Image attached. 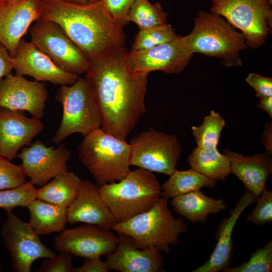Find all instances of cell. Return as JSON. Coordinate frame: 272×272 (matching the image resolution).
Here are the masks:
<instances>
[{"label":"cell","mask_w":272,"mask_h":272,"mask_svg":"<svg viewBox=\"0 0 272 272\" xmlns=\"http://www.w3.org/2000/svg\"><path fill=\"white\" fill-rule=\"evenodd\" d=\"M187 36L194 54L218 58L227 67L242 65L240 54L248 47L245 38L222 16L199 11Z\"/></svg>","instance_id":"4"},{"label":"cell","mask_w":272,"mask_h":272,"mask_svg":"<svg viewBox=\"0 0 272 272\" xmlns=\"http://www.w3.org/2000/svg\"><path fill=\"white\" fill-rule=\"evenodd\" d=\"M110 268L106 261L100 257L86 258L80 267L74 268V272H108Z\"/></svg>","instance_id":"38"},{"label":"cell","mask_w":272,"mask_h":272,"mask_svg":"<svg viewBox=\"0 0 272 272\" xmlns=\"http://www.w3.org/2000/svg\"><path fill=\"white\" fill-rule=\"evenodd\" d=\"M271 5L268 0H212L211 12L239 30L247 46L256 49L271 31Z\"/></svg>","instance_id":"8"},{"label":"cell","mask_w":272,"mask_h":272,"mask_svg":"<svg viewBox=\"0 0 272 272\" xmlns=\"http://www.w3.org/2000/svg\"><path fill=\"white\" fill-rule=\"evenodd\" d=\"M258 196L246 190L239 199L230 216L224 218L217 233V243L209 259L192 272H218L228 266L231 259L232 233L239 217L249 205L255 202Z\"/></svg>","instance_id":"21"},{"label":"cell","mask_w":272,"mask_h":272,"mask_svg":"<svg viewBox=\"0 0 272 272\" xmlns=\"http://www.w3.org/2000/svg\"><path fill=\"white\" fill-rule=\"evenodd\" d=\"M127 21L134 22L140 30H143L166 23L167 14L159 2L152 4L149 0H136L129 10Z\"/></svg>","instance_id":"28"},{"label":"cell","mask_w":272,"mask_h":272,"mask_svg":"<svg viewBox=\"0 0 272 272\" xmlns=\"http://www.w3.org/2000/svg\"><path fill=\"white\" fill-rule=\"evenodd\" d=\"M67 220L71 224L83 223L111 230L117 222L103 200L99 186L81 179L77 193L67 208Z\"/></svg>","instance_id":"19"},{"label":"cell","mask_w":272,"mask_h":272,"mask_svg":"<svg viewBox=\"0 0 272 272\" xmlns=\"http://www.w3.org/2000/svg\"><path fill=\"white\" fill-rule=\"evenodd\" d=\"M124 47L89 61L86 79L100 111L101 128L126 141L146 112L148 74L129 67Z\"/></svg>","instance_id":"1"},{"label":"cell","mask_w":272,"mask_h":272,"mask_svg":"<svg viewBox=\"0 0 272 272\" xmlns=\"http://www.w3.org/2000/svg\"><path fill=\"white\" fill-rule=\"evenodd\" d=\"M173 210L192 223H205L208 216L225 210L223 199L205 195L199 190L193 191L172 198Z\"/></svg>","instance_id":"23"},{"label":"cell","mask_w":272,"mask_h":272,"mask_svg":"<svg viewBox=\"0 0 272 272\" xmlns=\"http://www.w3.org/2000/svg\"><path fill=\"white\" fill-rule=\"evenodd\" d=\"M162 186L161 197L168 200L175 196L202 187L215 188L216 181L190 168L186 170H175Z\"/></svg>","instance_id":"27"},{"label":"cell","mask_w":272,"mask_h":272,"mask_svg":"<svg viewBox=\"0 0 272 272\" xmlns=\"http://www.w3.org/2000/svg\"><path fill=\"white\" fill-rule=\"evenodd\" d=\"M55 99L62 105V115L51 140L54 143H60L75 133L85 137L101 128V114L85 78L79 77L71 85H61Z\"/></svg>","instance_id":"7"},{"label":"cell","mask_w":272,"mask_h":272,"mask_svg":"<svg viewBox=\"0 0 272 272\" xmlns=\"http://www.w3.org/2000/svg\"><path fill=\"white\" fill-rule=\"evenodd\" d=\"M106 262L110 270L120 272L164 271L160 252L141 248L124 234H119L116 247Z\"/></svg>","instance_id":"20"},{"label":"cell","mask_w":272,"mask_h":272,"mask_svg":"<svg viewBox=\"0 0 272 272\" xmlns=\"http://www.w3.org/2000/svg\"><path fill=\"white\" fill-rule=\"evenodd\" d=\"M5 211L7 219L1 235L10 253L14 271L30 272L32 264L36 259L52 258L56 255L42 243L39 235L29 223L22 221L12 210Z\"/></svg>","instance_id":"11"},{"label":"cell","mask_w":272,"mask_h":272,"mask_svg":"<svg viewBox=\"0 0 272 272\" xmlns=\"http://www.w3.org/2000/svg\"><path fill=\"white\" fill-rule=\"evenodd\" d=\"M178 36L172 26L167 23L152 28L139 30L134 38L130 51L148 49L170 41Z\"/></svg>","instance_id":"30"},{"label":"cell","mask_w":272,"mask_h":272,"mask_svg":"<svg viewBox=\"0 0 272 272\" xmlns=\"http://www.w3.org/2000/svg\"><path fill=\"white\" fill-rule=\"evenodd\" d=\"M222 271L225 272H271L272 271V241L257 248L249 259L241 264L229 266Z\"/></svg>","instance_id":"31"},{"label":"cell","mask_w":272,"mask_h":272,"mask_svg":"<svg viewBox=\"0 0 272 272\" xmlns=\"http://www.w3.org/2000/svg\"><path fill=\"white\" fill-rule=\"evenodd\" d=\"M43 0L0 2V43L13 57L18 44L31 25L41 16Z\"/></svg>","instance_id":"15"},{"label":"cell","mask_w":272,"mask_h":272,"mask_svg":"<svg viewBox=\"0 0 272 272\" xmlns=\"http://www.w3.org/2000/svg\"><path fill=\"white\" fill-rule=\"evenodd\" d=\"M29 30L31 41L58 67L78 76L85 74L88 59L57 23L40 18Z\"/></svg>","instance_id":"10"},{"label":"cell","mask_w":272,"mask_h":272,"mask_svg":"<svg viewBox=\"0 0 272 272\" xmlns=\"http://www.w3.org/2000/svg\"><path fill=\"white\" fill-rule=\"evenodd\" d=\"M48 96L43 82L30 81L12 73L0 81V107L27 111L32 117L41 119Z\"/></svg>","instance_id":"16"},{"label":"cell","mask_w":272,"mask_h":272,"mask_svg":"<svg viewBox=\"0 0 272 272\" xmlns=\"http://www.w3.org/2000/svg\"><path fill=\"white\" fill-rule=\"evenodd\" d=\"M5 1V0H0V2H1L2 1Z\"/></svg>","instance_id":"44"},{"label":"cell","mask_w":272,"mask_h":272,"mask_svg":"<svg viewBox=\"0 0 272 272\" xmlns=\"http://www.w3.org/2000/svg\"><path fill=\"white\" fill-rule=\"evenodd\" d=\"M26 173L21 165H16L0 154V189L18 186L26 181Z\"/></svg>","instance_id":"33"},{"label":"cell","mask_w":272,"mask_h":272,"mask_svg":"<svg viewBox=\"0 0 272 272\" xmlns=\"http://www.w3.org/2000/svg\"><path fill=\"white\" fill-rule=\"evenodd\" d=\"M112 230L129 237L141 248L168 253L188 227L182 218L174 216L167 200L161 197L149 210L117 222Z\"/></svg>","instance_id":"3"},{"label":"cell","mask_w":272,"mask_h":272,"mask_svg":"<svg viewBox=\"0 0 272 272\" xmlns=\"http://www.w3.org/2000/svg\"><path fill=\"white\" fill-rule=\"evenodd\" d=\"M118 241V236L110 230L85 224L59 232L55 236L53 244L59 252L86 259L109 255L115 250Z\"/></svg>","instance_id":"13"},{"label":"cell","mask_w":272,"mask_h":272,"mask_svg":"<svg viewBox=\"0 0 272 272\" xmlns=\"http://www.w3.org/2000/svg\"><path fill=\"white\" fill-rule=\"evenodd\" d=\"M40 119L28 117L23 111L0 107V154L10 160L44 129Z\"/></svg>","instance_id":"18"},{"label":"cell","mask_w":272,"mask_h":272,"mask_svg":"<svg viewBox=\"0 0 272 272\" xmlns=\"http://www.w3.org/2000/svg\"><path fill=\"white\" fill-rule=\"evenodd\" d=\"M14 67L13 58L8 50L0 43V81L12 73Z\"/></svg>","instance_id":"39"},{"label":"cell","mask_w":272,"mask_h":272,"mask_svg":"<svg viewBox=\"0 0 272 272\" xmlns=\"http://www.w3.org/2000/svg\"><path fill=\"white\" fill-rule=\"evenodd\" d=\"M225 121L220 114L212 110L198 126H192L191 129L197 148H217Z\"/></svg>","instance_id":"29"},{"label":"cell","mask_w":272,"mask_h":272,"mask_svg":"<svg viewBox=\"0 0 272 272\" xmlns=\"http://www.w3.org/2000/svg\"><path fill=\"white\" fill-rule=\"evenodd\" d=\"M81 180L75 173L67 171L36 189V198L67 208L77 193Z\"/></svg>","instance_id":"26"},{"label":"cell","mask_w":272,"mask_h":272,"mask_svg":"<svg viewBox=\"0 0 272 272\" xmlns=\"http://www.w3.org/2000/svg\"><path fill=\"white\" fill-rule=\"evenodd\" d=\"M245 81L255 90L257 97L272 96L271 78L251 73L247 76Z\"/></svg>","instance_id":"37"},{"label":"cell","mask_w":272,"mask_h":272,"mask_svg":"<svg viewBox=\"0 0 272 272\" xmlns=\"http://www.w3.org/2000/svg\"><path fill=\"white\" fill-rule=\"evenodd\" d=\"M99 191L117 222L149 210L161 197L156 175L140 168L119 181L99 186Z\"/></svg>","instance_id":"6"},{"label":"cell","mask_w":272,"mask_h":272,"mask_svg":"<svg viewBox=\"0 0 272 272\" xmlns=\"http://www.w3.org/2000/svg\"><path fill=\"white\" fill-rule=\"evenodd\" d=\"M258 108L266 112L269 117H272V96L260 98Z\"/></svg>","instance_id":"41"},{"label":"cell","mask_w":272,"mask_h":272,"mask_svg":"<svg viewBox=\"0 0 272 272\" xmlns=\"http://www.w3.org/2000/svg\"><path fill=\"white\" fill-rule=\"evenodd\" d=\"M129 144L130 166L168 176L176 169L182 150L176 135L150 128L132 139Z\"/></svg>","instance_id":"9"},{"label":"cell","mask_w":272,"mask_h":272,"mask_svg":"<svg viewBox=\"0 0 272 272\" xmlns=\"http://www.w3.org/2000/svg\"><path fill=\"white\" fill-rule=\"evenodd\" d=\"M17 157L30 181L42 186L49 180L67 170L71 152L63 143L56 148L48 147L40 141L24 147Z\"/></svg>","instance_id":"14"},{"label":"cell","mask_w":272,"mask_h":272,"mask_svg":"<svg viewBox=\"0 0 272 272\" xmlns=\"http://www.w3.org/2000/svg\"><path fill=\"white\" fill-rule=\"evenodd\" d=\"M0 271H1V268H0Z\"/></svg>","instance_id":"45"},{"label":"cell","mask_w":272,"mask_h":272,"mask_svg":"<svg viewBox=\"0 0 272 272\" xmlns=\"http://www.w3.org/2000/svg\"><path fill=\"white\" fill-rule=\"evenodd\" d=\"M109 14L123 26L128 23L127 14L132 4L136 0H101Z\"/></svg>","instance_id":"36"},{"label":"cell","mask_w":272,"mask_h":272,"mask_svg":"<svg viewBox=\"0 0 272 272\" xmlns=\"http://www.w3.org/2000/svg\"><path fill=\"white\" fill-rule=\"evenodd\" d=\"M40 18L57 23L89 61L124 47V26L109 14L101 0L79 5L43 0Z\"/></svg>","instance_id":"2"},{"label":"cell","mask_w":272,"mask_h":272,"mask_svg":"<svg viewBox=\"0 0 272 272\" xmlns=\"http://www.w3.org/2000/svg\"><path fill=\"white\" fill-rule=\"evenodd\" d=\"M269 3L272 5V0H268Z\"/></svg>","instance_id":"43"},{"label":"cell","mask_w":272,"mask_h":272,"mask_svg":"<svg viewBox=\"0 0 272 272\" xmlns=\"http://www.w3.org/2000/svg\"><path fill=\"white\" fill-rule=\"evenodd\" d=\"M194 53L190 47L187 36L175 39L151 48L126 53L130 69L149 74L161 71L166 74H178L188 64Z\"/></svg>","instance_id":"12"},{"label":"cell","mask_w":272,"mask_h":272,"mask_svg":"<svg viewBox=\"0 0 272 272\" xmlns=\"http://www.w3.org/2000/svg\"><path fill=\"white\" fill-rule=\"evenodd\" d=\"M73 255L70 253L61 251L52 258H46L37 272H74L72 264Z\"/></svg>","instance_id":"35"},{"label":"cell","mask_w":272,"mask_h":272,"mask_svg":"<svg viewBox=\"0 0 272 272\" xmlns=\"http://www.w3.org/2000/svg\"><path fill=\"white\" fill-rule=\"evenodd\" d=\"M223 154L229 160L230 173L242 182L246 190L258 196L272 173L271 155L265 153L247 156L228 149Z\"/></svg>","instance_id":"22"},{"label":"cell","mask_w":272,"mask_h":272,"mask_svg":"<svg viewBox=\"0 0 272 272\" xmlns=\"http://www.w3.org/2000/svg\"><path fill=\"white\" fill-rule=\"evenodd\" d=\"M79 5H89L96 2L98 0H57Z\"/></svg>","instance_id":"42"},{"label":"cell","mask_w":272,"mask_h":272,"mask_svg":"<svg viewBox=\"0 0 272 272\" xmlns=\"http://www.w3.org/2000/svg\"><path fill=\"white\" fill-rule=\"evenodd\" d=\"M26 207L30 213L29 224L39 235L60 232L65 229L67 208L39 198Z\"/></svg>","instance_id":"24"},{"label":"cell","mask_w":272,"mask_h":272,"mask_svg":"<svg viewBox=\"0 0 272 272\" xmlns=\"http://www.w3.org/2000/svg\"><path fill=\"white\" fill-rule=\"evenodd\" d=\"M78 150L81 162L98 186L119 181L130 171V144L101 128L84 137Z\"/></svg>","instance_id":"5"},{"label":"cell","mask_w":272,"mask_h":272,"mask_svg":"<svg viewBox=\"0 0 272 272\" xmlns=\"http://www.w3.org/2000/svg\"><path fill=\"white\" fill-rule=\"evenodd\" d=\"M253 211L245 220L257 226L272 222V192L266 188L258 196Z\"/></svg>","instance_id":"34"},{"label":"cell","mask_w":272,"mask_h":272,"mask_svg":"<svg viewBox=\"0 0 272 272\" xmlns=\"http://www.w3.org/2000/svg\"><path fill=\"white\" fill-rule=\"evenodd\" d=\"M188 163L191 168L216 181L225 180L230 174L229 160L217 148H195Z\"/></svg>","instance_id":"25"},{"label":"cell","mask_w":272,"mask_h":272,"mask_svg":"<svg viewBox=\"0 0 272 272\" xmlns=\"http://www.w3.org/2000/svg\"><path fill=\"white\" fill-rule=\"evenodd\" d=\"M13 70L16 75L29 76L39 82H48L54 85H71L79 76L66 72L58 67L31 41L22 38L15 56Z\"/></svg>","instance_id":"17"},{"label":"cell","mask_w":272,"mask_h":272,"mask_svg":"<svg viewBox=\"0 0 272 272\" xmlns=\"http://www.w3.org/2000/svg\"><path fill=\"white\" fill-rule=\"evenodd\" d=\"M261 142L265 146L266 153L272 154V123L269 121L265 123L261 138Z\"/></svg>","instance_id":"40"},{"label":"cell","mask_w":272,"mask_h":272,"mask_svg":"<svg viewBox=\"0 0 272 272\" xmlns=\"http://www.w3.org/2000/svg\"><path fill=\"white\" fill-rule=\"evenodd\" d=\"M36 198V188L30 181H25L16 187L0 191V208L12 210L17 207H27Z\"/></svg>","instance_id":"32"}]
</instances>
